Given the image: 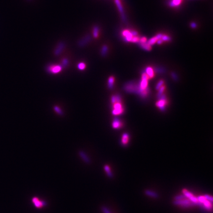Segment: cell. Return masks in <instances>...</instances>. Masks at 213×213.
<instances>
[{"label": "cell", "mask_w": 213, "mask_h": 213, "mask_svg": "<svg viewBox=\"0 0 213 213\" xmlns=\"http://www.w3.org/2000/svg\"><path fill=\"white\" fill-rule=\"evenodd\" d=\"M173 204L175 205L181 206L183 208H189L196 205V204L191 202L189 199L186 198L180 200H174Z\"/></svg>", "instance_id": "6da1fadb"}, {"label": "cell", "mask_w": 213, "mask_h": 213, "mask_svg": "<svg viewBox=\"0 0 213 213\" xmlns=\"http://www.w3.org/2000/svg\"><path fill=\"white\" fill-rule=\"evenodd\" d=\"M124 112L121 101H117L113 104V110L112 113L114 115H119L122 114Z\"/></svg>", "instance_id": "7a4b0ae2"}, {"label": "cell", "mask_w": 213, "mask_h": 213, "mask_svg": "<svg viewBox=\"0 0 213 213\" xmlns=\"http://www.w3.org/2000/svg\"><path fill=\"white\" fill-rule=\"evenodd\" d=\"M183 194L186 197V198L189 199L191 202L196 204V205H198V202L197 197H195L193 194L189 192L186 189H184L183 190Z\"/></svg>", "instance_id": "3957f363"}, {"label": "cell", "mask_w": 213, "mask_h": 213, "mask_svg": "<svg viewBox=\"0 0 213 213\" xmlns=\"http://www.w3.org/2000/svg\"><path fill=\"white\" fill-rule=\"evenodd\" d=\"M92 37L90 35H87L86 36H84L82 38H81L80 40H78L77 42L78 46L82 47L86 45L91 40Z\"/></svg>", "instance_id": "277c9868"}, {"label": "cell", "mask_w": 213, "mask_h": 213, "mask_svg": "<svg viewBox=\"0 0 213 213\" xmlns=\"http://www.w3.org/2000/svg\"><path fill=\"white\" fill-rule=\"evenodd\" d=\"M160 97H161L160 99L156 103V105L157 107H158L161 110H163L167 104V101L166 100V97L165 95H162Z\"/></svg>", "instance_id": "5b68a950"}, {"label": "cell", "mask_w": 213, "mask_h": 213, "mask_svg": "<svg viewBox=\"0 0 213 213\" xmlns=\"http://www.w3.org/2000/svg\"><path fill=\"white\" fill-rule=\"evenodd\" d=\"M62 69L61 65H51L47 67V71L52 74H57L61 72Z\"/></svg>", "instance_id": "8992f818"}, {"label": "cell", "mask_w": 213, "mask_h": 213, "mask_svg": "<svg viewBox=\"0 0 213 213\" xmlns=\"http://www.w3.org/2000/svg\"><path fill=\"white\" fill-rule=\"evenodd\" d=\"M65 47V43L63 41L59 42V43L56 46V47L54 50V55L56 56H59L63 52L64 48Z\"/></svg>", "instance_id": "52a82bcc"}, {"label": "cell", "mask_w": 213, "mask_h": 213, "mask_svg": "<svg viewBox=\"0 0 213 213\" xmlns=\"http://www.w3.org/2000/svg\"><path fill=\"white\" fill-rule=\"evenodd\" d=\"M32 202L34 203L35 206L37 208H40L46 205L44 201L40 200L37 197H34L32 199Z\"/></svg>", "instance_id": "ba28073f"}, {"label": "cell", "mask_w": 213, "mask_h": 213, "mask_svg": "<svg viewBox=\"0 0 213 213\" xmlns=\"http://www.w3.org/2000/svg\"><path fill=\"white\" fill-rule=\"evenodd\" d=\"M115 2H116V5H117V6L118 7V9L119 11H120V12L121 13L122 20L123 21H125L126 20V17H125V14H124V10H123V7L122 6V4H121L120 0H115Z\"/></svg>", "instance_id": "9c48e42d"}, {"label": "cell", "mask_w": 213, "mask_h": 213, "mask_svg": "<svg viewBox=\"0 0 213 213\" xmlns=\"http://www.w3.org/2000/svg\"><path fill=\"white\" fill-rule=\"evenodd\" d=\"M145 194L146 195L149 197H151L154 198H158L159 197V195L155 192L151 190H146L145 191Z\"/></svg>", "instance_id": "30bf717a"}, {"label": "cell", "mask_w": 213, "mask_h": 213, "mask_svg": "<svg viewBox=\"0 0 213 213\" xmlns=\"http://www.w3.org/2000/svg\"><path fill=\"white\" fill-rule=\"evenodd\" d=\"M112 126L115 129L120 128L122 126V123L119 119L117 118H115L113 122Z\"/></svg>", "instance_id": "8fae6325"}, {"label": "cell", "mask_w": 213, "mask_h": 213, "mask_svg": "<svg viewBox=\"0 0 213 213\" xmlns=\"http://www.w3.org/2000/svg\"><path fill=\"white\" fill-rule=\"evenodd\" d=\"M200 205H203L205 209H206L209 211H212V207H213L212 203L207 200L206 199L205 201H204V202L202 204H201Z\"/></svg>", "instance_id": "7c38bea8"}, {"label": "cell", "mask_w": 213, "mask_h": 213, "mask_svg": "<svg viewBox=\"0 0 213 213\" xmlns=\"http://www.w3.org/2000/svg\"><path fill=\"white\" fill-rule=\"evenodd\" d=\"M137 86L133 83L128 84L125 86L126 90L127 91H129V92H134L135 91L138 90L137 89Z\"/></svg>", "instance_id": "4fadbf2b"}, {"label": "cell", "mask_w": 213, "mask_h": 213, "mask_svg": "<svg viewBox=\"0 0 213 213\" xmlns=\"http://www.w3.org/2000/svg\"><path fill=\"white\" fill-rule=\"evenodd\" d=\"M146 73L149 77V78H153L154 77V69L151 67H148L147 68Z\"/></svg>", "instance_id": "5bb4252c"}, {"label": "cell", "mask_w": 213, "mask_h": 213, "mask_svg": "<svg viewBox=\"0 0 213 213\" xmlns=\"http://www.w3.org/2000/svg\"><path fill=\"white\" fill-rule=\"evenodd\" d=\"M138 43H139V44L141 47H142L143 49H144L146 50L150 51L152 49V46L150 45V44H149L147 43V42H146L145 43H141V42H138Z\"/></svg>", "instance_id": "9a60e30c"}, {"label": "cell", "mask_w": 213, "mask_h": 213, "mask_svg": "<svg viewBox=\"0 0 213 213\" xmlns=\"http://www.w3.org/2000/svg\"><path fill=\"white\" fill-rule=\"evenodd\" d=\"M80 156L82 158V159L85 161L86 163H89L90 162V159L89 157L87 156V155H86L85 153H84L83 152H80L79 153Z\"/></svg>", "instance_id": "2e32d148"}, {"label": "cell", "mask_w": 213, "mask_h": 213, "mask_svg": "<svg viewBox=\"0 0 213 213\" xmlns=\"http://www.w3.org/2000/svg\"><path fill=\"white\" fill-rule=\"evenodd\" d=\"M104 170L106 171L108 176L110 178H113V174L111 171V168L108 165H106L104 166Z\"/></svg>", "instance_id": "e0dca14e"}, {"label": "cell", "mask_w": 213, "mask_h": 213, "mask_svg": "<svg viewBox=\"0 0 213 213\" xmlns=\"http://www.w3.org/2000/svg\"><path fill=\"white\" fill-rule=\"evenodd\" d=\"M129 141V135L127 133H125L122 135L121 142L123 145H126L127 144Z\"/></svg>", "instance_id": "ac0fdd59"}, {"label": "cell", "mask_w": 213, "mask_h": 213, "mask_svg": "<svg viewBox=\"0 0 213 213\" xmlns=\"http://www.w3.org/2000/svg\"><path fill=\"white\" fill-rule=\"evenodd\" d=\"M182 1V0H172L169 3V5L172 7L177 6L181 3Z\"/></svg>", "instance_id": "d6986e66"}, {"label": "cell", "mask_w": 213, "mask_h": 213, "mask_svg": "<svg viewBox=\"0 0 213 213\" xmlns=\"http://www.w3.org/2000/svg\"><path fill=\"white\" fill-rule=\"evenodd\" d=\"M99 27L98 26H95L93 30V36L94 38H97L99 36Z\"/></svg>", "instance_id": "ffe728a7"}, {"label": "cell", "mask_w": 213, "mask_h": 213, "mask_svg": "<svg viewBox=\"0 0 213 213\" xmlns=\"http://www.w3.org/2000/svg\"><path fill=\"white\" fill-rule=\"evenodd\" d=\"M108 47L106 45H104L101 50V54L102 56H105L108 53Z\"/></svg>", "instance_id": "44dd1931"}, {"label": "cell", "mask_w": 213, "mask_h": 213, "mask_svg": "<svg viewBox=\"0 0 213 213\" xmlns=\"http://www.w3.org/2000/svg\"><path fill=\"white\" fill-rule=\"evenodd\" d=\"M115 82V78L113 77H109L108 80V87L109 88L112 89L113 87Z\"/></svg>", "instance_id": "7402d4cb"}, {"label": "cell", "mask_w": 213, "mask_h": 213, "mask_svg": "<svg viewBox=\"0 0 213 213\" xmlns=\"http://www.w3.org/2000/svg\"><path fill=\"white\" fill-rule=\"evenodd\" d=\"M158 40V39H157V38L155 36V37H153L152 38L150 39H149V40L147 42V43L150 44V45H152L153 44H155L156 42H157V41Z\"/></svg>", "instance_id": "603a6c76"}, {"label": "cell", "mask_w": 213, "mask_h": 213, "mask_svg": "<svg viewBox=\"0 0 213 213\" xmlns=\"http://www.w3.org/2000/svg\"><path fill=\"white\" fill-rule=\"evenodd\" d=\"M86 67V65L83 62H80L77 65V68L79 70H83Z\"/></svg>", "instance_id": "cb8c5ba5"}, {"label": "cell", "mask_w": 213, "mask_h": 213, "mask_svg": "<svg viewBox=\"0 0 213 213\" xmlns=\"http://www.w3.org/2000/svg\"><path fill=\"white\" fill-rule=\"evenodd\" d=\"M186 197L184 195V194H180V195H178L176 196H175L174 197V200H180L186 198Z\"/></svg>", "instance_id": "d4e9b609"}, {"label": "cell", "mask_w": 213, "mask_h": 213, "mask_svg": "<svg viewBox=\"0 0 213 213\" xmlns=\"http://www.w3.org/2000/svg\"><path fill=\"white\" fill-rule=\"evenodd\" d=\"M165 89V87L164 86H162L158 90H159V92L158 94V96L159 97H160L161 96H162L163 95V93Z\"/></svg>", "instance_id": "484cf974"}, {"label": "cell", "mask_w": 213, "mask_h": 213, "mask_svg": "<svg viewBox=\"0 0 213 213\" xmlns=\"http://www.w3.org/2000/svg\"><path fill=\"white\" fill-rule=\"evenodd\" d=\"M163 41H170L171 40V38L167 36V35H163L162 37V38L161 39Z\"/></svg>", "instance_id": "4316f807"}, {"label": "cell", "mask_w": 213, "mask_h": 213, "mask_svg": "<svg viewBox=\"0 0 213 213\" xmlns=\"http://www.w3.org/2000/svg\"><path fill=\"white\" fill-rule=\"evenodd\" d=\"M204 197H205V198L207 200H208V201H209L211 202V203H212V202H213V197H212V196H211V195H208V194H205V195H204Z\"/></svg>", "instance_id": "83f0119b"}, {"label": "cell", "mask_w": 213, "mask_h": 213, "mask_svg": "<svg viewBox=\"0 0 213 213\" xmlns=\"http://www.w3.org/2000/svg\"><path fill=\"white\" fill-rule=\"evenodd\" d=\"M68 63H69V61H68V59H66V58L63 59L62 60V67H66L68 65Z\"/></svg>", "instance_id": "f1b7e54d"}, {"label": "cell", "mask_w": 213, "mask_h": 213, "mask_svg": "<svg viewBox=\"0 0 213 213\" xmlns=\"http://www.w3.org/2000/svg\"><path fill=\"white\" fill-rule=\"evenodd\" d=\"M54 109L55 111H56L59 115H63V112H62L61 110L58 107H57V106H54Z\"/></svg>", "instance_id": "f546056e"}, {"label": "cell", "mask_w": 213, "mask_h": 213, "mask_svg": "<svg viewBox=\"0 0 213 213\" xmlns=\"http://www.w3.org/2000/svg\"><path fill=\"white\" fill-rule=\"evenodd\" d=\"M164 84V81H163V80H160L158 82V83H157V85H156V89H157V90H158L162 86H163V84Z\"/></svg>", "instance_id": "4dcf8cb0"}, {"label": "cell", "mask_w": 213, "mask_h": 213, "mask_svg": "<svg viewBox=\"0 0 213 213\" xmlns=\"http://www.w3.org/2000/svg\"><path fill=\"white\" fill-rule=\"evenodd\" d=\"M102 211L103 212V213H112L111 212V211H110V210L106 207L105 206H103L102 208Z\"/></svg>", "instance_id": "1f68e13d"}, {"label": "cell", "mask_w": 213, "mask_h": 213, "mask_svg": "<svg viewBox=\"0 0 213 213\" xmlns=\"http://www.w3.org/2000/svg\"><path fill=\"white\" fill-rule=\"evenodd\" d=\"M139 39H140L137 36H134L132 38L131 41L132 42H138L139 41Z\"/></svg>", "instance_id": "d6a6232c"}, {"label": "cell", "mask_w": 213, "mask_h": 213, "mask_svg": "<svg viewBox=\"0 0 213 213\" xmlns=\"http://www.w3.org/2000/svg\"><path fill=\"white\" fill-rule=\"evenodd\" d=\"M147 41V38L145 37H143L141 39H139V41L138 42H141V43H145Z\"/></svg>", "instance_id": "836d02e7"}, {"label": "cell", "mask_w": 213, "mask_h": 213, "mask_svg": "<svg viewBox=\"0 0 213 213\" xmlns=\"http://www.w3.org/2000/svg\"><path fill=\"white\" fill-rule=\"evenodd\" d=\"M130 32H131V34L133 36H137L138 35V33L136 31H130Z\"/></svg>", "instance_id": "e575fe53"}, {"label": "cell", "mask_w": 213, "mask_h": 213, "mask_svg": "<svg viewBox=\"0 0 213 213\" xmlns=\"http://www.w3.org/2000/svg\"><path fill=\"white\" fill-rule=\"evenodd\" d=\"M191 26L192 27V28H195L196 27H197V25H196V24L195 23H194V22H192V23H191Z\"/></svg>", "instance_id": "d590c367"}, {"label": "cell", "mask_w": 213, "mask_h": 213, "mask_svg": "<svg viewBox=\"0 0 213 213\" xmlns=\"http://www.w3.org/2000/svg\"><path fill=\"white\" fill-rule=\"evenodd\" d=\"M163 40L161 39H158L157 41V43H158V44H161L162 42H163Z\"/></svg>", "instance_id": "8d00e7d4"}, {"label": "cell", "mask_w": 213, "mask_h": 213, "mask_svg": "<svg viewBox=\"0 0 213 213\" xmlns=\"http://www.w3.org/2000/svg\"></svg>", "instance_id": "74e56055"}]
</instances>
